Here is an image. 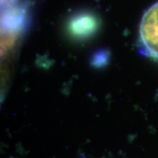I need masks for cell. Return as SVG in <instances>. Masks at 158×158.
Returning a JSON list of instances; mask_svg holds the SVG:
<instances>
[{
	"instance_id": "cell-1",
	"label": "cell",
	"mask_w": 158,
	"mask_h": 158,
	"mask_svg": "<svg viewBox=\"0 0 158 158\" xmlns=\"http://www.w3.org/2000/svg\"><path fill=\"white\" fill-rule=\"evenodd\" d=\"M140 38L145 51L158 61V2L148 8L141 19Z\"/></svg>"
}]
</instances>
